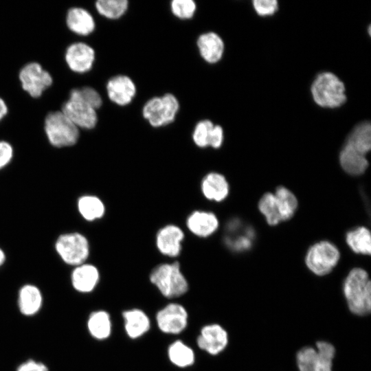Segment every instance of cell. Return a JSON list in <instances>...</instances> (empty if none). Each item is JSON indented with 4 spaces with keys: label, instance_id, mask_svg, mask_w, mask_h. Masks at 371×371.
Listing matches in <instances>:
<instances>
[{
    "label": "cell",
    "instance_id": "cell-1",
    "mask_svg": "<svg viewBox=\"0 0 371 371\" xmlns=\"http://www.w3.org/2000/svg\"><path fill=\"white\" fill-rule=\"evenodd\" d=\"M344 293L349 309L358 315H366L371 311V282L363 269H352L345 279Z\"/></svg>",
    "mask_w": 371,
    "mask_h": 371
},
{
    "label": "cell",
    "instance_id": "cell-2",
    "mask_svg": "<svg viewBox=\"0 0 371 371\" xmlns=\"http://www.w3.org/2000/svg\"><path fill=\"white\" fill-rule=\"evenodd\" d=\"M150 280L167 298L180 297L188 290V281L177 262L157 265L152 270Z\"/></svg>",
    "mask_w": 371,
    "mask_h": 371
},
{
    "label": "cell",
    "instance_id": "cell-3",
    "mask_svg": "<svg viewBox=\"0 0 371 371\" xmlns=\"http://www.w3.org/2000/svg\"><path fill=\"white\" fill-rule=\"evenodd\" d=\"M44 131L50 144L57 148L74 146L80 137L79 128L60 110L46 115Z\"/></svg>",
    "mask_w": 371,
    "mask_h": 371
},
{
    "label": "cell",
    "instance_id": "cell-4",
    "mask_svg": "<svg viewBox=\"0 0 371 371\" xmlns=\"http://www.w3.org/2000/svg\"><path fill=\"white\" fill-rule=\"evenodd\" d=\"M311 93L315 102L322 107H338L346 100L344 83L330 72H323L317 76L312 84Z\"/></svg>",
    "mask_w": 371,
    "mask_h": 371
},
{
    "label": "cell",
    "instance_id": "cell-5",
    "mask_svg": "<svg viewBox=\"0 0 371 371\" xmlns=\"http://www.w3.org/2000/svg\"><path fill=\"white\" fill-rule=\"evenodd\" d=\"M335 354L334 346L326 341H318L316 349L304 347L297 354L299 371H332Z\"/></svg>",
    "mask_w": 371,
    "mask_h": 371
},
{
    "label": "cell",
    "instance_id": "cell-6",
    "mask_svg": "<svg viewBox=\"0 0 371 371\" xmlns=\"http://www.w3.org/2000/svg\"><path fill=\"white\" fill-rule=\"evenodd\" d=\"M179 109L177 98L171 93L150 99L142 109L144 117L153 127H161L175 120Z\"/></svg>",
    "mask_w": 371,
    "mask_h": 371
},
{
    "label": "cell",
    "instance_id": "cell-7",
    "mask_svg": "<svg viewBox=\"0 0 371 371\" xmlns=\"http://www.w3.org/2000/svg\"><path fill=\"white\" fill-rule=\"evenodd\" d=\"M55 249L65 263L74 266L85 263L89 255V241L78 232L60 235L56 241Z\"/></svg>",
    "mask_w": 371,
    "mask_h": 371
},
{
    "label": "cell",
    "instance_id": "cell-8",
    "mask_svg": "<svg viewBox=\"0 0 371 371\" xmlns=\"http://www.w3.org/2000/svg\"><path fill=\"white\" fill-rule=\"evenodd\" d=\"M339 258V251L335 245L328 241H320L309 248L305 261L313 273L324 276L332 271Z\"/></svg>",
    "mask_w": 371,
    "mask_h": 371
},
{
    "label": "cell",
    "instance_id": "cell-9",
    "mask_svg": "<svg viewBox=\"0 0 371 371\" xmlns=\"http://www.w3.org/2000/svg\"><path fill=\"white\" fill-rule=\"evenodd\" d=\"M19 79L22 89L32 98H40L53 83L50 73L37 62L25 64L19 71Z\"/></svg>",
    "mask_w": 371,
    "mask_h": 371
},
{
    "label": "cell",
    "instance_id": "cell-10",
    "mask_svg": "<svg viewBox=\"0 0 371 371\" xmlns=\"http://www.w3.org/2000/svg\"><path fill=\"white\" fill-rule=\"evenodd\" d=\"M188 319V314L186 308L178 303L167 304L156 315L158 328L166 334H179L186 329Z\"/></svg>",
    "mask_w": 371,
    "mask_h": 371
},
{
    "label": "cell",
    "instance_id": "cell-11",
    "mask_svg": "<svg viewBox=\"0 0 371 371\" xmlns=\"http://www.w3.org/2000/svg\"><path fill=\"white\" fill-rule=\"evenodd\" d=\"M95 58L94 49L87 43L75 42L65 52V60L70 70L78 74L90 71Z\"/></svg>",
    "mask_w": 371,
    "mask_h": 371
},
{
    "label": "cell",
    "instance_id": "cell-12",
    "mask_svg": "<svg viewBox=\"0 0 371 371\" xmlns=\"http://www.w3.org/2000/svg\"><path fill=\"white\" fill-rule=\"evenodd\" d=\"M78 128L92 129L98 122L96 110L76 99L68 98L60 110Z\"/></svg>",
    "mask_w": 371,
    "mask_h": 371
},
{
    "label": "cell",
    "instance_id": "cell-13",
    "mask_svg": "<svg viewBox=\"0 0 371 371\" xmlns=\"http://www.w3.org/2000/svg\"><path fill=\"white\" fill-rule=\"evenodd\" d=\"M196 344L202 350L211 355H216L226 348L228 335L219 324H207L201 328L196 339Z\"/></svg>",
    "mask_w": 371,
    "mask_h": 371
},
{
    "label": "cell",
    "instance_id": "cell-14",
    "mask_svg": "<svg viewBox=\"0 0 371 371\" xmlns=\"http://www.w3.org/2000/svg\"><path fill=\"white\" fill-rule=\"evenodd\" d=\"M183 238V232L179 227L173 224L166 225L157 233V248L164 256L177 257L181 253Z\"/></svg>",
    "mask_w": 371,
    "mask_h": 371
},
{
    "label": "cell",
    "instance_id": "cell-15",
    "mask_svg": "<svg viewBox=\"0 0 371 371\" xmlns=\"http://www.w3.org/2000/svg\"><path fill=\"white\" fill-rule=\"evenodd\" d=\"M106 91L110 100L117 105L125 106L135 97L136 87L128 76L117 75L109 80Z\"/></svg>",
    "mask_w": 371,
    "mask_h": 371
},
{
    "label": "cell",
    "instance_id": "cell-16",
    "mask_svg": "<svg viewBox=\"0 0 371 371\" xmlns=\"http://www.w3.org/2000/svg\"><path fill=\"white\" fill-rule=\"evenodd\" d=\"M216 216L211 212L196 210L186 219L188 229L195 236L206 238L213 234L218 227Z\"/></svg>",
    "mask_w": 371,
    "mask_h": 371
},
{
    "label": "cell",
    "instance_id": "cell-17",
    "mask_svg": "<svg viewBox=\"0 0 371 371\" xmlns=\"http://www.w3.org/2000/svg\"><path fill=\"white\" fill-rule=\"evenodd\" d=\"M225 241L234 251H241L251 247L254 232L250 227H243L238 220H232L227 226Z\"/></svg>",
    "mask_w": 371,
    "mask_h": 371
},
{
    "label": "cell",
    "instance_id": "cell-18",
    "mask_svg": "<svg viewBox=\"0 0 371 371\" xmlns=\"http://www.w3.org/2000/svg\"><path fill=\"white\" fill-rule=\"evenodd\" d=\"M65 23L71 32L80 36L91 34L95 27V21L91 13L80 7H73L67 10Z\"/></svg>",
    "mask_w": 371,
    "mask_h": 371
},
{
    "label": "cell",
    "instance_id": "cell-19",
    "mask_svg": "<svg viewBox=\"0 0 371 371\" xmlns=\"http://www.w3.org/2000/svg\"><path fill=\"white\" fill-rule=\"evenodd\" d=\"M201 192L204 196L216 202L223 201L229 194V184L225 177L218 172L207 174L201 181Z\"/></svg>",
    "mask_w": 371,
    "mask_h": 371
},
{
    "label": "cell",
    "instance_id": "cell-20",
    "mask_svg": "<svg viewBox=\"0 0 371 371\" xmlns=\"http://www.w3.org/2000/svg\"><path fill=\"white\" fill-rule=\"evenodd\" d=\"M100 274L93 265L83 263L76 266L71 273L72 285L76 290L82 293L92 291L99 281Z\"/></svg>",
    "mask_w": 371,
    "mask_h": 371
},
{
    "label": "cell",
    "instance_id": "cell-21",
    "mask_svg": "<svg viewBox=\"0 0 371 371\" xmlns=\"http://www.w3.org/2000/svg\"><path fill=\"white\" fill-rule=\"evenodd\" d=\"M197 47L201 57L209 63H217L224 51L223 40L214 32L200 35L197 40Z\"/></svg>",
    "mask_w": 371,
    "mask_h": 371
},
{
    "label": "cell",
    "instance_id": "cell-22",
    "mask_svg": "<svg viewBox=\"0 0 371 371\" xmlns=\"http://www.w3.org/2000/svg\"><path fill=\"white\" fill-rule=\"evenodd\" d=\"M124 328L131 339H137L146 333L150 327L149 317L139 308L126 310L122 313Z\"/></svg>",
    "mask_w": 371,
    "mask_h": 371
},
{
    "label": "cell",
    "instance_id": "cell-23",
    "mask_svg": "<svg viewBox=\"0 0 371 371\" xmlns=\"http://www.w3.org/2000/svg\"><path fill=\"white\" fill-rule=\"evenodd\" d=\"M339 163L343 170L351 175L363 173L368 166L365 155L345 144L339 154Z\"/></svg>",
    "mask_w": 371,
    "mask_h": 371
},
{
    "label": "cell",
    "instance_id": "cell-24",
    "mask_svg": "<svg viewBox=\"0 0 371 371\" xmlns=\"http://www.w3.org/2000/svg\"><path fill=\"white\" fill-rule=\"evenodd\" d=\"M345 144L366 155L371 148V125L362 122L350 133Z\"/></svg>",
    "mask_w": 371,
    "mask_h": 371
},
{
    "label": "cell",
    "instance_id": "cell-25",
    "mask_svg": "<svg viewBox=\"0 0 371 371\" xmlns=\"http://www.w3.org/2000/svg\"><path fill=\"white\" fill-rule=\"evenodd\" d=\"M19 302L21 313L26 315H32L37 313L41 306V293L34 285H25L20 290Z\"/></svg>",
    "mask_w": 371,
    "mask_h": 371
},
{
    "label": "cell",
    "instance_id": "cell-26",
    "mask_svg": "<svg viewBox=\"0 0 371 371\" xmlns=\"http://www.w3.org/2000/svg\"><path fill=\"white\" fill-rule=\"evenodd\" d=\"M87 326L90 334L95 339L102 340L111 333V321L109 314L104 311L92 313L88 319Z\"/></svg>",
    "mask_w": 371,
    "mask_h": 371
},
{
    "label": "cell",
    "instance_id": "cell-27",
    "mask_svg": "<svg viewBox=\"0 0 371 371\" xmlns=\"http://www.w3.org/2000/svg\"><path fill=\"white\" fill-rule=\"evenodd\" d=\"M168 356L173 365L182 368L192 366L195 360L193 350L181 340H177L169 346Z\"/></svg>",
    "mask_w": 371,
    "mask_h": 371
},
{
    "label": "cell",
    "instance_id": "cell-28",
    "mask_svg": "<svg viewBox=\"0 0 371 371\" xmlns=\"http://www.w3.org/2000/svg\"><path fill=\"white\" fill-rule=\"evenodd\" d=\"M77 205L80 215L89 221L101 218L105 212L103 202L94 195L80 196L78 199Z\"/></svg>",
    "mask_w": 371,
    "mask_h": 371
},
{
    "label": "cell",
    "instance_id": "cell-29",
    "mask_svg": "<svg viewBox=\"0 0 371 371\" xmlns=\"http://www.w3.org/2000/svg\"><path fill=\"white\" fill-rule=\"evenodd\" d=\"M346 243L356 253L370 255L371 252V236L369 229L359 227L349 231L346 234Z\"/></svg>",
    "mask_w": 371,
    "mask_h": 371
},
{
    "label": "cell",
    "instance_id": "cell-30",
    "mask_svg": "<svg viewBox=\"0 0 371 371\" xmlns=\"http://www.w3.org/2000/svg\"><path fill=\"white\" fill-rule=\"evenodd\" d=\"M282 221L291 218L297 207V201L295 195L285 187L277 188L274 194Z\"/></svg>",
    "mask_w": 371,
    "mask_h": 371
},
{
    "label": "cell",
    "instance_id": "cell-31",
    "mask_svg": "<svg viewBox=\"0 0 371 371\" xmlns=\"http://www.w3.org/2000/svg\"><path fill=\"white\" fill-rule=\"evenodd\" d=\"M128 6L127 0H98L95 2L98 12L109 19H117L123 16Z\"/></svg>",
    "mask_w": 371,
    "mask_h": 371
},
{
    "label": "cell",
    "instance_id": "cell-32",
    "mask_svg": "<svg viewBox=\"0 0 371 371\" xmlns=\"http://www.w3.org/2000/svg\"><path fill=\"white\" fill-rule=\"evenodd\" d=\"M258 208L265 216L268 224L276 225L282 221L274 194H265L258 203Z\"/></svg>",
    "mask_w": 371,
    "mask_h": 371
},
{
    "label": "cell",
    "instance_id": "cell-33",
    "mask_svg": "<svg viewBox=\"0 0 371 371\" xmlns=\"http://www.w3.org/2000/svg\"><path fill=\"white\" fill-rule=\"evenodd\" d=\"M69 98L78 100L97 110L102 104L100 93L91 87L74 88L69 92Z\"/></svg>",
    "mask_w": 371,
    "mask_h": 371
},
{
    "label": "cell",
    "instance_id": "cell-34",
    "mask_svg": "<svg viewBox=\"0 0 371 371\" xmlns=\"http://www.w3.org/2000/svg\"><path fill=\"white\" fill-rule=\"evenodd\" d=\"M213 127V123L208 120H201L197 123L192 133V139L198 147L205 148L210 146Z\"/></svg>",
    "mask_w": 371,
    "mask_h": 371
},
{
    "label": "cell",
    "instance_id": "cell-35",
    "mask_svg": "<svg viewBox=\"0 0 371 371\" xmlns=\"http://www.w3.org/2000/svg\"><path fill=\"white\" fill-rule=\"evenodd\" d=\"M172 14L181 19H188L193 16L196 5L192 0H173L170 3Z\"/></svg>",
    "mask_w": 371,
    "mask_h": 371
},
{
    "label": "cell",
    "instance_id": "cell-36",
    "mask_svg": "<svg viewBox=\"0 0 371 371\" xmlns=\"http://www.w3.org/2000/svg\"><path fill=\"white\" fill-rule=\"evenodd\" d=\"M253 5L256 12L261 16L271 15L278 9L276 0H254Z\"/></svg>",
    "mask_w": 371,
    "mask_h": 371
},
{
    "label": "cell",
    "instance_id": "cell-37",
    "mask_svg": "<svg viewBox=\"0 0 371 371\" xmlns=\"http://www.w3.org/2000/svg\"><path fill=\"white\" fill-rule=\"evenodd\" d=\"M14 155L12 146L8 142L0 141V169L6 166L12 160Z\"/></svg>",
    "mask_w": 371,
    "mask_h": 371
},
{
    "label": "cell",
    "instance_id": "cell-38",
    "mask_svg": "<svg viewBox=\"0 0 371 371\" xmlns=\"http://www.w3.org/2000/svg\"><path fill=\"white\" fill-rule=\"evenodd\" d=\"M223 141V131L221 126L218 125H214L212 128L210 146L214 148H218L222 145Z\"/></svg>",
    "mask_w": 371,
    "mask_h": 371
},
{
    "label": "cell",
    "instance_id": "cell-39",
    "mask_svg": "<svg viewBox=\"0 0 371 371\" xmlns=\"http://www.w3.org/2000/svg\"><path fill=\"white\" fill-rule=\"evenodd\" d=\"M17 371H47V368L43 363L30 360L21 364Z\"/></svg>",
    "mask_w": 371,
    "mask_h": 371
},
{
    "label": "cell",
    "instance_id": "cell-40",
    "mask_svg": "<svg viewBox=\"0 0 371 371\" xmlns=\"http://www.w3.org/2000/svg\"><path fill=\"white\" fill-rule=\"evenodd\" d=\"M8 113V106L5 100L0 97V121H1Z\"/></svg>",
    "mask_w": 371,
    "mask_h": 371
},
{
    "label": "cell",
    "instance_id": "cell-41",
    "mask_svg": "<svg viewBox=\"0 0 371 371\" xmlns=\"http://www.w3.org/2000/svg\"><path fill=\"white\" fill-rule=\"evenodd\" d=\"M5 260V256L3 251L0 248V266H1Z\"/></svg>",
    "mask_w": 371,
    "mask_h": 371
}]
</instances>
